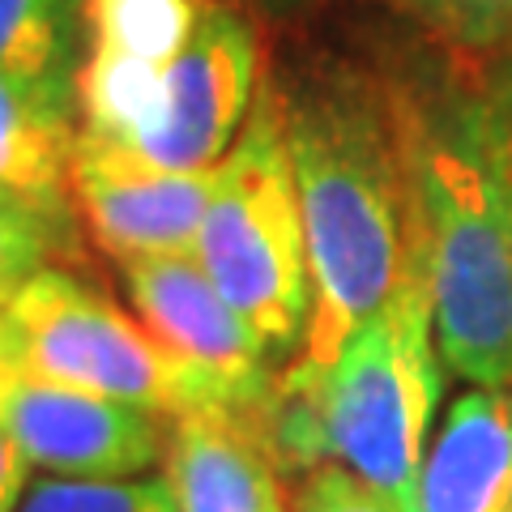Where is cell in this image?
I'll return each mask as SVG.
<instances>
[{
  "label": "cell",
  "mask_w": 512,
  "mask_h": 512,
  "mask_svg": "<svg viewBox=\"0 0 512 512\" xmlns=\"http://www.w3.org/2000/svg\"><path fill=\"white\" fill-rule=\"evenodd\" d=\"M440 359L512 389V73L495 86H397Z\"/></svg>",
  "instance_id": "6da1fadb"
},
{
  "label": "cell",
  "mask_w": 512,
  "mask_h": 512,
  "mask_svg": "<svg viewBox=\"0 0 512 512\" xmlns=\"http://www.w3.org/2000/svg\"><path fill=\"white\" fill-rule=\"evenodd\" d=\"M278 94L312 274L308 338L291 363L325 367L414 261L402 103L363 73H316Z\"/></svg>",
  "instance_id": "7a4b0ae2"
},
{
  "label": "cell",
  "mask_w": 512,
  "mask_h": 512,
  "mask_svg": "<svg viewBox=\"0 0 512 512\" xmlns=\"http://www.w3.org/2000/svg\"><path fill=\"white\" fill-rule=\"evenodd\" d=\"M444 393L419 252L384 308L325 367L286 363L265 402L269 440L291 478L342 466L406 512Z\"/></svg>",
  "instance_id": "3957f363"
},
{
  "label": "cell",
  "mask_w": 512,
  "mask_h": 512,
  "mask_svg": "<svg viewBox=\"0 0 512 512\" xmlns=\"http://www.w3.org/2000/svg\"><path fill=\"white\" fill-rule=\"evenodd\" d=\"M192 256L222 299L256 329L282 367L299 355L312 316L308 235L282 137V94L261 86L244 133L218 163V184Z\"/></svg>",
  "instance_id": "277c9868"
},
{
  "label": "cell",
  "mask_w": 512,
  "mask_h": 512,
  "mask_svg": "<svg viewBox=\"0 0 512 512\" xmlns=\"http://www.w3.org/2000/svg\"><path fill=\"white\" fill-rule=\"evenodd\" d=\"M0 355L13 372L175 419L231 406L197 367L175 359L77 265H47L0 308Z\"/></svg>",
  "instance_id": "5b68a950"
},
{
  "label": "cell",
  "mask_w": 512,
  "mask_h": 512,
  "mask_svg": "<svg viewBox=\"0 0 512 512\" xmlns=\"http://www.w3.org/2000/svg\"><path fill=\"white\" fill-rule=\"evenodd\" d=\"M261 35L239 9L210 0L192 39L167 69L146 124L120 146H82L73 150L116 158L146 171L188 175L210 171L231 154L261 94Z\"/></svg>",
  "instance_id": "8992f818"
},
{
  "label": "cell",
  "mask_w": 512,
  "mask_h": 512,
  "mask_svg": "<svg viewBox=\"0 0 512 512\" xmlns=\"http://www.w3.org/2000/svg\"><path fill=\"white\" fill-rule=\"evenodd\" d=\"M210 0H82L77 137L120 146L146 124L167 69L192 39Z\"/></svg>",
  "instance_id": "52a82bcc"
},
{
  "label": "cell",
  "mask_w": 512,
  "mask_h": 512,
  "mask_svg": "<svg viewBox=\"0 0 512 512\" xmlns=\"http://www.w3.org/2000/svg\"><path fill=\"white\" fill-rule=\"evenodd\" d=\"M0 427L47 478H137L163 461L167 419L0 367Z\"/></svg>",
  "instance_id": "ba28073f"
},
{
  "label": "cell",
  "mask_w": 512,
  "mask_h": 512,
  "mask_svg": "<svg viewBox=\"0 0 512 512\" xmlns=\"http://www.w3.org/2000/svg\"><path fill=\"white\" fill-rule=\"evenodd\" d=\"M137 320L163 342L175 359L214 384L231 406H261L274 393L282 363L256 338V329L239 316L210 282L192 252L175 256H137L120 265Z\"/></svg>",
  "instance_id": "9c48e42d"
},
{
  "label": "cell",
  "mask_w": 512,
  "mask_h": 512,
  "mask_svg": "<svg viewBox=\"0 0 512 512\" xmlns=\"http://www.w3.org/2000/svg\"><path fill=\"white\" fill-rule=\"evenodd\" d=\"M269 402V397H265ZM261 406H197L167 419L163 478L180 512H291Z\"/></svg>",
  "instance_id": "30bf717a"
},
{
  "label": "cell",
  "mask_w": 512,
  "mask_h": 512,
  "mask_svg": "<svg viewBox=\"0 0 512 512\" xmlns=\"http://www.w3.org/2000/svg\"><path fill=\"white\" fill-rule=\"evenodd\" d=\"M214 184L218 167L167 175L86 150H73L69 163L73 210L86 235L116 265L137 261V256H175L197 248Z\"/></svg>",
  "instance_id": "8fae6325"
},
{
  "label": "cell",
  "mask_w": 512,
  "mask_h": 512,
  "mask_svg": "<svg viewBox=\"0 0 512 512\" xmlns=\"http://www.w3.org/2000/svg\"><path fill=\"white\" fill-rule=\"evenodd\" d=\"M512 508V389H474L448 406L431 436L406 512Z\"/></svg>",
  "instance_id": "7c38bea8"
},
{
  "label": "cell",
  "mask_w": 512,
  "mask_h": 512,
  "mask_svg": "<svg viewBox=\"0 0 512 512\" xmlns=\"http://www.w3.org/2000/svg\"><path fill=\"white\" fill-rule=\"evenodd\" d=\"M77 111L43 99L0 69V192L73 210L69 163H73Z\"/></svg>",
  "instance_id": "4fadbf2b"
},
{
  "label": "cell",
  "mask_w": 512,
  "mask_h": 512,
  "mask_svg": "<svg viewBox=\"0 0 512 512\" xmlns=\"http://www.w3.org/2000/svg\"><path fill=\"white\" fill-rule=\"evenodd\" d=\"M82 0H0V69L77 111Z\"/></svg>",
  "instance_id": "5bb4252c"
},
{
  "label": "cell",
  "mask_w": 512,
  "mask_h": 512,
  "mask_svg": "<svg viewBox=\"0 0 512 512\" xmlns=\"http://www.w3.org/2000/svg\"><path fill=\"white\" fill-rule=\"evenodd\" d=\"M82 218L0 192V308L47 265H82Z\"/></svg>",
  "instance_id": "9a60e30c"
},
{
  "label": "cell",
  "mask_w": 512,
  "mask_h": 512,
  "mask_svg": "<svg viewBox=\"0 0 512 512\" xmlns=\"http://www.w3.org/2000/svg\"><path fill=\"white\" fill-rule=\"evenodd\" d=\"M18 512H180L167 478H35Z\"/></svg>",
  "instance_id": "2e32d148"
},
{
  "label": "cell",
  "mask_w": 512,
  "mask_h": 512,
  "mask_svg": "<svg viewBox=\"0 0 512 512\" xmlns=\"http://www.w3.org/2000/svg\"><path fill=\"white\" fill-rule=\"evenodd\" d=\"M457 56H491L512 43V0H393Z\"/></svg>",
  "instance_id": "e0dca14e"
},
{
  "label": "cell",
  "mask_w": 512,
  "mask_h": 512,
  "mask_svg": "<svg viewBox=\"0 0 512 512\" xmlns=\"http://www.w3.org/2000/svg\"><path fill=\"white\" fill-rule=\"evenodd\" d=\"M291 512H402L389 495L342 466H316L299 478L291 495Z\"/></svg>",
  "instance_id": "ac0fdd59"
},
{
  "label": "cell",
  "mask_w": 512,
  "mask_h": 512,
  "mask_svg": "<svg viewBox=\"0 0 512 512\" xmlns=\"http://www.w3.org/2000/svg\"><path fill=\"white\" fill-rule=\"evenodd\" d=\"M26 487H30V466L18 453V444L9 440V431L0 427V512H18Z\"/></svg>",
  "instance_id": "d6986e66"
},
{
  "label": "cell",
  "mask_w": 512,
  "mask_h": 512,
  "mask_svg": "<svg viewBox=\"0 0 512 512\" xmlns=\"http://www.w3.org/2000/svg\"><path fill=\"white\" fill-rule=\"evenodd\" d=\"M508 512H512V508H508Z\"/></svg>",
  "instance_id": "ffe728a7"
}]
</instances>
